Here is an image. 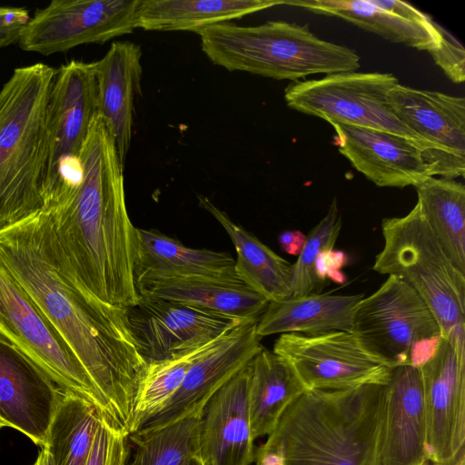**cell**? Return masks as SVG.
Returning <instances> with one entry per match:
<instances>
[{
	"label": "cell",
	"instance_id": "1",
	"mask_svg": "<svg viewBox=\"0 0 465 465\" xmlns=\"http://www.w3.org/2000/svg\"><path fill=\"white\" fill-rule=\"evenodd\" d=\"M0 266L22 286L68 343L127 436L146 361L126 308L105 303L79 282L41 210L0 230Z\"/></svg>",
	"mask_w": 465,
	"mask_h": 465
},
{
	"label": "cell",
	"instance_id": "2",
	"mask_svg": "<svg viewBox=\"0 0 465 465\" xmlns=\"http://www.w3.org/2000/svg\"><path fill=\"white\" fill-rule=\"evenodd\" d=\"M79 160V181L43 211L83 286L105 303L132 307L140 300L134 275L136 227L114 139L98 114Z\"/></svg>",
	"mask_w": 465,
	"mask_h": 465
},
{
	"label": "cell",
	"instance_id": "3",
	"mask_svg": "<svg viewBox=\"0 0 465 465\" xmlns=\"http://www.w3.org/2000/svg\"><path fill=\"white\" fill-rule=\"evenodd\" d=\"M386 385L306 391L283 412L264 444L285 465H376Z\"/></svg>",
	"mask_w": 465,
	"mask_h": 465
},
{
	"label": "cell",
	"instance_id": "4",
	"mask_svg": "<svg viewBox=\"0 0 465 465\" xmlns=\"http://www.w3.org/2000/svg\"><path fill=\"white\" fill-rule=\"evenodd\" d=\"M55 69L17 67L0 89V230L44 207L46 108Z\"/></svg>",
	"mask_w": 465,
	"mask_h": 465
},
{
	"label": "cell",
	"instance_id": "5",
	"mask_svg": "<svg viewBox=\"0 0 465 465\" xmlns=\"http://www.w3.org/2000/svg\"><path fill=\"white\" fill-rule=\"evenodd\" d=\"M201 48L215 65L276 80L293 82L317 74L353 72L359 54L327 42L307 25L270 21L242 26L231 22L200 30Z\"/></svg>",
	"mask_w": 465,
	"mask_h": 465
},
{
	"label": "cell",
	"instance_id": "6",
	"mask_svg": "<svg viewBox=\"0 0 465 465\" xmlns=\"http://www.w3.org/2000/svg\"><path fill=\"white\" fill-rule=\"evenodd\" d=\"M383 247L372 269L408 283L436 318L441 337L465 330V274L450 261L418 203L402 217L381 223Z\"/></svg>",
	"mask_w": 465,
	"mask_h": 465
},
{
	"label": "cell",
	"instance_id": "7",
	"mask_svg": "<svg viewBox=\"0 0 465 465\" xmlns=\"http://www.w3.org/2000/svg\"><path fill=\"white\" fill-rule=\"evenodd\" d=\"M351 332L370 357L390 369L420 368L433 355L441 338L440 325L425 302L394 275L356 304Z\"/></svg>",
	"mask_w": 465,
	"mask_h": 465
},
{
	"label": "cell",
	"instance_id": "8",
	"mask_svg": "<svg viewBox=\"0 0 465 465\" xmlns=\"http://www.w3.org/2000/svg\"><path fill=\"white\" fill-rule=\"evenodd\" d=\"M398 84V79L389 73H337L293 82L285 89L284 99L292 109L329 124L386 131L414 141L420 146L434 177L431 147L405 127L388 104V93Z\"/></svg>",
	"mask_w": 465,
	"mask_h": 465
},
{
	"label": "cell",
	"instance_id": "9",
	"mask_svg": "<svg viewBox=\"0 0 465 465\" xmlns=\"http://www.w3.org/2000/svg\"><path fill=\"white\" fill-rule=\"evenodd\" d=\"M97 114L94 62L72 60L62 64L55 70L46 108L48 159L43 209L79 181L80 152Z\"/></svg>",
	"mask_w": 465,
	"mask_h": 465
},
{
	"label": "cell",
	"instance_id": "10",
	"mask_svg": "<svg viewBox=\"0 0 465 465\" xmlns=\"http://www.w3.org/2000/svg\"><path fill=\"white\" fill-rule=\"evenodd\" d=\"M0 329L61 390L92 402L113 422L108 403L68 343L28 293L2 266Z\"/></svg>",
	"mask_w": 465,
	"mask_h": 465
},
{
	"label": "cell",
	"instance_id": "11",
	"mask_svg": "<svg viewBox=\"0 0 465 465\" xmlns=\"http://www.w3.org/2000/svg\"><path fill=\"white\" fill-rule=\"evenodd\" d=\"M430 465H465V330L420 367Z\"/></svg>",
	"mask_w": 465,
	"mask_h": 465
},
{
	"label": "cell",
	"instance_id": "12",
	"mask_svg": "<svg viewBox=\"0 0 465 465\" xmlns=\"http://www.w3.org/2000/svg\"><path fill=\"white\" fill-rule=\"evenodd\" d=\"M140 0H54L37 9L20 32L27 52L50 55L104 44L136 29Z\"/></svg>",
	"mask_w": 465,
	"mask_h": 465
},
{
	"label": "cell",
	"instance_id": "13",
	"mask_svg": "<svg viewBox=\"0 0 465 465\" xmlns=\"http://www.w3.org/2000/svg\"><path fill=\"white\" fill-rule=\"evenodd\" d=\"M272 351L294 369L308 391H342L386 385L391 369L370 357L351 331L283 333Z\"/></svg>",
	"mask_w": 465,
	"mask_h": 465
},
{
	"label": "cell",
	"instance_id": "14",
	"mask_svg": "<svg viewBox=\"0 0 465 465\" xmlns=\"http://www.w3.org/2000/svg\"><path fill=\"white\" fill-rule=\"evenodd\" d=\"M126 310L146 362L212 343L245 322L193 305L143 296Z\"/></svg>",
	"mask_w": 465,
	"mask_h": 465
},
{
	"label": "cell",
	"instance_id": "15",
	"mask_svg": "<svg viewBox=\"0 0 465 465\" xmlns=\"http://www.w3.org/2000/svg\"><path fill=\"white\" fill-rule=\"evenodd\" d=\"M393 114L432 149L433 174L454 180L465 173V99L401 84L387 95Z\"/></svg>",
	"mask_w": 465,
	"mask_h": 465
},
{
	"label": "cell",
	"instance_id": "16",
	"mask_svg": "<svg viewBox=\"0 0 465 465\" xmlns=\"http://www.w3.org/2000/svg\"><path fill=\"white\" fill-rule=\"evenodd\" d=\"M257 322L245 321L223 336L192 365L179 389L162 409L134 432L156 430L186 416L203 413L209 400L262 348Z\"/></svg>",
	"mask_w": 465,
	"mask_h": 465
},
{
	"label": "cell",
	"instance_id": "17",
	"mask_svg": "<svg viewBox=\"0 0 465 465\" xmlns=\"http://www.w3.org/2000/svg\"><path fill=\"white\" fill-rule=\"evenodd\" d=\"M62 391L0 329V417L7 427L45 447Z\"/></svg>",
	"mask_w": 465,
	"mask_h": 465
},
{
	"label": "cell",
	"instance_id": "18",
	"mask_svg": "<svg viewBox=\"0 0 465 465\" xmlns=\"http://www.w3.org/2000/svg\"><path fill=\"white\" fill-rule=\"evenodd\" d=\"M334 144L351 165L379 187L418 186L433 177L420 146L406 137L372 128L330 124Z\"/></svg>",
	"mask_w": 465,
	"mask_h": 465
},
{
	"label": "cell",
	"instance_id": "19",
	"mask_svg": "<svg viewBox=\"0 0 465 465\" xmlns=\"http://www.w3.org/2000/svg\"><path fill=\"white\" fill-rule=\"evenodd\" d=\"M376 465H430L420 368L391 369Z\"/></svg>",
	"mask_w": 465,
	"mask_h": 465
},
{
	"label": "cell",
	"instance_id": "20",
	"mask_svg": "<svg viewBox=\"0 0 465 465\" xmlns=\"http://www.w3.org/2000/svg\"><path fill=\"white\" fill-rule=\"evenodd\" d=\"M251 362L203 408L196 460L200 465H251L254 446L248 412Z\"/></svg>",
	"mask_w": 465,
	"mask_h": 465
},
{
	"label": "cell",
	"instance_id": "21",
	"mask_svg": "<svg viewBox=\"0 0 465 465\" xmlns=\"http://www.w3.org/2000/svg\"><path fill=\"white\" fill-rule=\"evenodd\" d=\"M141 60L139 45L116 41L100 60L94 62L98 114L114 139L124 167L131 145L134 102L142 94Z\"/></svg>",
	"mask_w": 465,
	"mask_h": 465
},
{
	"label": "cell",
	"instance_id": "22",
	"mask_svg": "<svg viewBox=\"0 0 465 465\" xmlns=\"http://www.w3.org/2000/svg\"><path fill=\"white\" fill-rule=\"evenodd\" d=\"M135 285L140 296L193 305L242 321H259L269 303L238 277H171Z\"/></svg>",
	"mask_w": 465,
	"mask_h": 465
},
{
	"label": "cell",
	"instance_id": "23",
	"mask_svg": "<svg viewBox=\"0 0 465 465\" xmlns=\"http://www.w3.org/2000/svg\"><path fill=\"white\" fill-rule=\"evenodd\" d=\"M234 263L227 252L190 248L156 230L135 229V284L183 276L237 277Z\"/></svg>",
	"mask_w": 465,
	"mask_h": 465
},
{
	"label": "cell",
	"instance_id": "24",
	"mask_svg": "<svg viewBox=\"0 0 465 465\" xmlns=\"http://www.w3.org/2000/svg\"><path fill=\"white\" fill-rule=\"evenodd\" d=\"M362 294L312 293L269 302L257 322V334H318L351 331L352 314Z\"/></svg>",
	"mask_w": 465,
	"mask_h": 465
},
{
	"label": "cell",
	"instance_id": "25",
	"mask_svg": "<svg viewBox=\"0 0 465 465\" xmlns=\"http://www.w3.org/2000/svg\"><path fill=\"white\" fill-rule=\"evenodd\" d=\"M283 5L337 16L393 43L429 53L440 45L444 30L431 18L425 23L411 21L378 5L374 0H295L283 1Z\"/></svg>",
	"mask_w": 465,
	"mask_h": 465
},
{
	"label": "cell",
	"instance_id": "26",
	"mask_svg": "<svg viewBox=\"0 0 465 465\" xmlns=\"http://www.w3.org/2000/svg\"><path fill=\"white\" fill-rule=\"evenodd\" d=\"M198 199L200 205L219 222L230 237L236 251L237 277L269 302L292 297V264L232 221L208 198L199 196Z\"/></svg>",
	"mask_w": 465,
	"mask_h": 465
},
{
	"label": "cell",
	"instance_id": "27",
	"mask_svg": "<svg viewBox=\"0 0 465 465\" xmlns=\"http://www.w3.org/2000/svg\"><path fill=\"white\" fill-rule=\"evenodd\" d=\"M306 391L292 366L263 347L251 361L248 412L253 440L270 435L286 409Z\"/></svg>",
	"mask_w": 465,
	"mask_h": 465
},
{
	"label": "cell",
	"instance_id": "28",
	"mask_svg": "<svg viewBox=\"0 0 465 465\" xmlns=\"http://www.w3.org/2000/svg\"><path fill=\"white\" fill-rule=\"evenodd\" d=\"M283 5V0H140L136 28L146 31L200 30Z\"/></svg>",
	"mask_w": 465,
	"mask_h": 465
},
{
	"label": "cell",
	"instance_id": "29",
	"mask_svg": "<svg viewBox=\"0 0 465 465\" xmlns=\"http://www.w3.org/2000/svg\"><path fill=\"white\" fill-rule=\"evenodd\" d=\"M421 213L451 263L465 274V186L430 177L415 187Z\"/></svg>",
	"mask_w": 465,
	"mask_h": 465
},
{
	"label": "cell",
	"instance_id": "30",
	"mask_svg": "<svg viewBox=\"0 0 465 465\" xmlns=\"http://www.w3.org/2000/svg\"><path fill=\"white\" fill-rule=\"evenodd\" d=\"M104 417L92 402L71 391H62L45 446L53 465H85L95 433Z\"/></svg>",
	"mask_w": 465,
	"mask_h": 465
},
{
	"label": "cell",
	"instance_id": "31",
	"mask_svg": "<svg viewBox=\"0 0 465 465\" xmlns=\"http://www.w3.org/2000/svg\"><path fill=\"white\" fill-rule=\"evenodd\" d=\"M201 416L192 414L156 430L130 434L134 452L127 465H193Z\"/></svg>",
	"mask_w": 465,
	"mask_h": 465
},
{
	"label": "cell",
	"instance_id": "32",
	"mask_svg": "<svg viewBox=\"0 0 465 465\" xmlns=\"http://www.w3.org/2000/svg\"><path fill=\"white\" fill-rule=\"evenodd\" d=\"M219 340L174 357L146 362L139 385L132 433L162 409L179 389L192 365Z\"/></svg>",
	"mask_w": 465,
	"mask_h": 465
},
{
	"label": "cell",
	"instance_id": "33",
	"mask_svg": "<svg viewBox=\"0 0 465 465\" xmlns=\"http://www.w3.org/2000/svg\"><path fill=\"white\" fill-rule=\"evenodd\" d=\"M341 230V215L334 199L326 215L311 230L297 261L292 264V297L318 293L322 289L315 264L320 254L334 248Z\"/></svg>",
	"mask_w": 465,
	"mask_h": 465
},
{
	"label": "cell",
	"instance_id": "34",
	"mask_svg": "<svg viewBox=\"0 0 465 465\" xmlns=\"http://www.w3.org/2000/svg\"><path fill=\"white\" fill-rule=\"evenodd\" d=\"M128 436L104 417L95 433L85 465H127Z\"/></svg>",
	"mask_w": 465,
	"mask_h": 465
},
{
	"label": "cell",
	"instance_id": "35",
	"mask_svg": "<svg viewBox=\"0 0 465 465\" xmlns=\"http://www.w3.org/2000/svg\"><path fill=\"white\" fill-rule=\"evenodd\" d=\"M444 74L456 84L465 80V50L461 44L445 29L440 45L430 53Z\"/></svg>",
	"mask_w": 465,
	"mask_h": 465
},
{
	"label": "cell",
	"instance_id": "36",
	"mask_svg": "<svg viewBox=\"0 0 465 465\" xmlns=\"http://www.w3.org/2000/svg\"><path fill=\"white\" fill-rule=\"evenodd\" d=\"M30 17L25 8L0 6V48L18 42L20 32Z\"/></svg>",
	"mask_w": 465,
	"mask_h": 465
},
{
	"label": "cell",
	"instance_id": "37",
	"mask_svg": "<svg viewBox=\"0 0 465 465\" xmlns=\"http://www.w3.org/2000/svg\"><path fill=\"white\" fill-rule=\"evenodd\" d=\"M347 262L346 255L340 251L328 250L322 252L315 264V272L319 281L323 283L326 280L342 282L344 276L341 269Z\"/></svg>",
	"mask_w": 465,
	"mask_h": 465
},
{
	"label": "cell",
	"instance_id": "38",
	"mask_svg": "<svg viewBox=\"0 0 465 465\" xmlns=\"http://www.w3.org/2000/svg\"><path fill=\"white\" fill-rule=\"evenodd\" d=\"M306 236L299 231H284L278 238L279 244L282 250L291 254H298L301 252Z\"/></svg>",
	"mask_w": 465,
	"mask_h": 465
},
{
	"label": "cell",
	"instance_id": "39",
	"mask_svg": "<svg viewBox=\"0 0 465 465\" xmlns=\"http://www.w3.org/2000/svg\"><path fill=\"white\" fill-rule=\"evenodd\" d=\"M254 461L257 465H285L282 452L266 444L261 445L254 451Z\"/></svg>",
	"mask_w": 465,
	"mask_h": 465
},
{
	"label": "cell",
	"instance_id": "40",
	"mask_svg": "<svg viewBox=\"0 0 465 465\" xmlns=\"http://www.w3.org/2000/svg\"><path fill=\"white\" fill-rule=\"evenodd\" d=\"M33 465H53L51 455L45 447L41 448L36 460Z\"/></svg>",
	"mask_w": 465,
	"mask_h": 465
},
{
	"label": "cell",
	"instance_id": "41",
	"mask_svg": "<svg viewBox=\"0 0 465 465\" xmlns=\"http://www.w3.org/2000/svg\"><path fill=\"white\" fill-rule=\"evenodd\" d=\"M4 427H7V424L5 422V420L0 417V430Z\"/></svg>",
	"mask_w": 465,
	"mask_h": 465
},
{
	"label": "cell",
	"instance_id": "42",
	"mask_svg": "<svg viewBox=\"0 0 465 465\" xmlns=\"http://www.w3.org/2000/svg\"><path fill=\"white\" fill-rule=\"evenodd\" d=\"M193 465H200V463L198 461H196Z\"/></svg>",
	"mask_w": 465,
	"mask_h": 465
}]
</instances>
